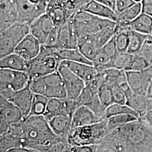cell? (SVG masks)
Listing matches in <instances>:
<instances>
[{
	"label": "cell",
	"mask_w": 152,
	"mask_h": 152,
	"mask_svg": "<svg viewBox=\"0 0 152 152\" xmlns=\"http://www.w3.org/2000/svg\"><path fill=\"white\" fill-rule=\"evenodd\" d=\"M45 14L50 17L56 27L63 26L71 18L65 2L61 0H50Z\"/></svg>",
	"instance_id": "e0dca14e"
},
{
	"label": "cell",
	"mask_w": 152,
	"mask_h": 152,
	"mask_svg": "<svg viewBox=\"0 0 152 152\" xmlns=\"http://www.w3.org/2000/svg\"><path fill=\"white\" fill-rule=\"evenodd\" d=\"M98 95L104 106L107 108L114 103L112 88L108 85L102 83L98 88Z\"/></svg>",
	"instance_id": "836d02e7"
},
{
	"label": "cell",
	"mask_w": 152,
	"mask_h": 152,
	"mask_svg": "<svg viewBox=\"0 0 152 152\" xmlns=\"http://www.w3.org/2000/svg\"><path fill=\"white\" fill-rule=\"evenodd\" d=\"M101 49L106 54L108 55L113 60L115 55L118 53L117 49L116 48L114 36L109 42L105 44Z\"/></svg>",
	"instance_id": "60d3db41"
},
{
	"label": "cell",
	"mask_w": 152,
	"mask_h": 152,
	"mask_svg": "<svg viewBox=\"0 0 152 152\" xmlns=\"http://www.w3.org/2000/svg\"><path fill=\"white\" fill-rule=\"evenodd\" d=\"M0 135L12 126L24 120L20 109L6 98L0 95Z\"/></svg>",
	"instance_id": "30bf717a"
},
{
	"label": "cell",
	"mask_w": 152,
	"mask_h": 152,
	"mask_svg": "<svg viewBox=\"0 0 152 152\" xmlns=\"http://www.w3.org/2000/svg\"><path fill=\"white\" fill-rule=\"evenodd\" d=\"M11 1H12V0H0V4L5 3V2H11Z\"/></svg>",
	"instance_id": "816d5d0a"
},
{
	"label": "cell",
	"mask_w": 152,
	"mask_h": 152,
	"mask_svg": "<svg viewBox=\"0 0 152 152\" xmlns=\"http://www.w3.org/2000/svg\"><path fill=\"white\" fill-rule=\"evenodd\" d=\"M137 54L144 58L152 66V35H149Z\"/></svg>",
	"instance_id": "74e56055"
},
{
	"label": "cell",
	"mask_w": 152,
	"mask_h": 152,
	"mask_svg": "<svg viewBox=\"0 0 152 152\" xmlns=\"http://www.w3.org/2000/svg\"><path fill=\"white\" fill-rule=\"evenodd\" d=\"M135 3H138V2H141L142 0H133Z\"/></svg>",
	"instance_id": "f5cc1de1"
},
{
	"label": "cell",
	"mask_w": 152,
	"mask_h": 152,
	"mask_svg": "<svg viewBox=\"0 0 152 152\" xmlns=\"http://www.w3.org/2000/svg\"><path fill=\"white\" fill-rule=\"evenodd\" d=\"M72 118L70 115L61 114L52 118L48 122L56 135L63 139H67L72 130Z\"/></svg>",
	"instance_id": "7402d4cb"
},
{
	"label": "cell",
	"mask_w": 152,
	"mask_h": 152,
	"mask_svg": "<svg viewBox=\"0 0 152 152\" xmlns=\"http://www.w3.org/2000/svg\"><path fill=\"white\" fill-rule=\"evenodd\" d=\"M132 55L127 53H118L112 60L110 68L126 71L129 65Z\"/></svg>",
	"instance_id": "e575fe53"
},
{
	"label": "cell",
	"mask_w": 152,
	"mask_h": 152,
	"mask_svg": "<svg viewBox=\"0 0 152 152\" xmlns=\"http://www.w3.org/2000/svg\"><path fill=\"white\" fill-rule=\"evenodd\" d=\"M121 25H126L130 30L147 35H152V16L143 12L128 24Z\"/></svg>",
	"instance_id": "484cf974"
},
{
	"label": "cell",
	"mask_w": 152,
	"mask_h": 152,
	"mask_svg": "<svg viewBox=\"0 0 152 152\" xmlns=\"http://www.w3.org/2000/svg\"><path fill=\"white\" fill-rule=\"evenodd\" d=\"M147 97L148 98H151L152 99V79L151 82L149 84V86L148 88V91H147V95H146Z\"/></svg>",
	"instance_id": "681fc988"
},
{
	"label": "cell",
	"mask_w": 152,
	"mask_h": 152,
	"mask_svg": "<svg viewBox=\"0 0 152 152\" xmlns=\"http://www.w3.org/2000/svg\"><path fill=\"white\" fill-rule=\"evenodd\" d=\"M135 2L133 0H116L115 9L116 14H120L134 5Z\"/></svg>",
	"instance_id": "b9f144b4"
},
{
	"label": "cell",
	"mask_w": 152,
	"mask_h": 152,
	"mask_svg": "<svg viewBox=\"0 0 152 152\" xmlns=\"http://www.w3.org/2000/svg\"><path fill=\"white\" fill-rule=\"evenodd\" d=\"M29 27V33L44 45L55 26L50 17L46 14H44L31 23Z\"/></svg>",
	"instance_id": "9a60e30c"
},
{
	"label": "cell",
	"mask_w": 152,
	"mask_h": 152,
	"mask_svg": "<svg viewBox=\"0 0 152 152\" xmlns=\"http://www.w3.org/2000/svg\"><path fill=\"white\" fill-rule=\"evenodd\" d=\"M72 147L67 139H60L55 142L47 152H71Z\"/></svg>",
	"instance_id": "f35d334b"
},
{
	"label": "cell",
	"mask_w": 152,
	"mask_h": 152,
	"mask_svg": "<svg viewBox=\"0 0 152 152\" xmlns=\"http://www.w3.org/2000/svg\"><path fill=\"white\" fill-rule=\"evenodd\" d=\"M61 1H63V2H66V0H61Z\"/></svg>",
	"instance_id": "db71d44e"
},
{
	"label": "cell",
	"mask_w": 152,
	"mask_h": 152,
	"mask_svg": "<svg viewBox=\"0 0 152 152\" xmlns=\"http://www.w3.org/2000/svg\"><path fill=\"white\" fill-rule=\"evenodd\" d=\"M95 1L100 2L101 3H103L104 4L111 7L114 10L115 9V5L116 0H95Z\"/></svg>",
	"instance_id": "c3c4849f"
},
{
	"label": "cell",
	"mask_w": 152,
	"mask_h": 152,
	"mask_svg": "<svg viewBox=\"0 0 152 152\" xmlns=\"http://www.w3.org/2000/svg\"><path fill=\"white\" fill-rule=\"evenodd\" d=\"M81 10L87 11L94 15L113 22H116L117 20V14L113 9L95 0H91Z\"/></svg>",
	"instance_id": "603a6c76"
},
{
	"label": "cell",
	"mask_w": 152,
	"mask_h": 152,
	"mask_svg": "<svg viewBox=\"0 0 152 152\" xmlns=\"http://www.w3.org/2000/svg\"><path fill=\"white\" fill-rule=\"evenodd\" d=\"M130 114L140 118V115L134 110L126 104L113 103L106 109L105 118L117 114Z\"/></svg>",
	"instance_id": "4dcf8cb0"
},
{
	"label": "cell",
	"mask_w": 152,
	"mask_h": 152,
	"mask_svg": "<svg viewBox=\"0 0 152 152\" xmlns=\"http://www.w3.org/2000/svg\"><path fill=\"white\" fill-rule=\"evenodd\" d=\"M50 0H12L18 12V22L29 25L46 12Z\"/></svg>",
	"instance_id": "9c48e42d"
},
{
	"label": "cell",
	"mask_w": 152,
	"mask_h": 152,
	"mask_svg": "<svg viewBox=\"0 0 152 152\" xmlns=\"http://www.w3.org/2000/svg\"><path fill=\"white\" fill-rule=\"evenodd\" d=\"M0 136L7 149L24 147L41 152H48L55 142L63 139L55 134L44 115L29 116Z\"/></svg>",
	"instance_id": "6da1fadb"
},
{
	"label": "cell",
	"mask_w": 152,
	"mask_h": 152,
	"mask_svg": "<svg viewBox=\"0 0 152 152\" xmlns=\"http://www.w3.org/2000/svg\"><path fill=\"white\" fill-rule=\"evenodd\" d=\"M42 45L30 33L17 46L14 53L27 61L32 60L39 53Z\"/></svg>",
	"instance_id": "ac0fdd59"
},
{
	"label": "cell",
	"mask_w": 152,
	"mask_h": 152,
	"mask_svg": "<svg viewBox=\"0 0 152 152\" xmlns=\"http://www.w3.org/2000/svg\"><path fill=\"white\" fill-rule=\"evenodd\" d=\"M103 120L98 117L88 107L82 105L76 109L72 115V129L92 125Z\"/></svg>",
	"instance_id": "ffe728a7"
},
{
	"label": "cell",
	"mask_w": 152,
	"mask_h": 152,
	"mask_svg": "<svg viewBox=\"0 0 152 152\" xmlns=\"http://www.w3.org/2000/svg\"><path fill=\"white\" fill-rule=\"evenodd\" d=\"M115 33L116 27L83 36L78 39V49L87 59L92 61L99 51L114 37Z\"/></svg>",
	"instance_id": "8992f818"
},
{
	"label": "cell",
	"mask_w": 152,
	"mask_h": 152,
	"mask_svg": "<svg viewBox=\"0 0 152 152\" xmlns=\"http://www.w3.org/2000/svg\"><path fill=\"white\" fill-rule=\"evenodd\" d=\"M107 118L92 125L76 127L71 130L68 141L72 145H99L109 132Z\"/></svg>",
	"instance_id": "7a4b0ae2"
},
{
	"label": "cell",
	"mask_w": 152,
	"mask_h": 152,
	"mask_svg": "<svg viewBox=\"0 0 152 152\" xmlns=\"http://www.w3.org/2000/svg\"><path fill=\"white\" fill-rule=\"evenodd\" d=\"M72 22L78 39L106 28L115 27L117 26L116 22L100 18L83 10L78 11L72 17Z\"/></svg>",
	"instance_id": "3957f363"
},
{
	"label": "cell",
	"mask_w": 152,
	"mask_h": 152,
	"mask_svg": "<svg viewBox=\"0 0 152 152\" xmlns=\"http://www.w3.org/2000/svg\"><path fill=\"white\" fill-rule=\"evenodd\" d=\"M60 61L53 50L42 45L38 55L28 61L27 73L30 80L44 77L58 71Z\"/></svg>",
	"instance_id": "5b68a950"
},
{
	"label": "cell",
	"mask_w": 152,
	"mask_h": 152,
	"mask_svg": "<svg viewBox=\"0 0 152 152\" xmlns=\"http://www.w3.org/2000/svg\"><path fill=\"white\" fill-rule=\"evenodd\" d=\"M58 35V28L55 27L48 37L44 46L50 49H55L56 47Z\"/></svg>",
	"instance_id": "7bdbcfd3"
},
{
	"label": "cell",
	"mask_w": 152,
	"mask_h": 152,
	"mask_svg": "<svg viewBox=\"0 0 152 152\" xmlns=\"http://www.w3.org/2000/svg\"><path fill=\"white\" fill-rule=\"evenodd\" d=\"M0 68L23 71L27 73L28 61L13 53L0 58Z\"/></svg>",
	"instance_id": "d4e9b609"
},
{
	"label": "cell",
	"mask_w": 152,
	"mask_h": 152,
	"mask_svg": "<svg viewBox=\"0 0 152 152\" xmlns=\"http://www.w3.org/2000/svg\"><path fill=\"white\" fill-rule=\"evenodd\" d=\"M91 0H66L65 6L71 18L88 4Z\"/></svg>",
	"instance_id": "8d00e7d4"
},
{
	"label": "cell",
	"mask_w": 152,
	"mask_h": 152,
	"mask_svg": "<svg viewBox=\"0 0 152 152\" xmlns=\"http://www.w3.org/2000/svg\"><path fill=\"white\" fill-rule=\"evenodd\" d=\"M29 86L34 94L42 95L48 99L66 98L64 82L58 71L31 80Z\"/></svg>",
	"instance_id": "277c9868"
},
{
	"label": "cell",
	"mask_w": 152,
	"mask_h": 152,
	"mask_svg": "<svg viewBox=\"0 0 152 152\" xmlns=\"http://www.w3.org/2000/svg\"><path fill=\"white\" fill-rule=\"evenodd\" d=\"M51 49L61 61H69L93 65L92 61L87 59L78 49Z\"/></svg>",
	"instance_id": "4316f807"
},
{
	"label": "cell",
	"mask_w": 152,
	"mask_h": 152,
	"mask_svg": "<svg viewBox=\"0 0 152 152\" xmlns=\"http://www.w3.org/2000/svg\"><path fill=\"white\" fill-rule=\"evenodd\" d=\"M49 99L42 95L34 94L32 106L29 116L31 115H44ZM28 116V117H29Z\"/></svg>",
	"instance_id": "1f68e13d"
},
{
	"label": "cell",
	"mask_w": 152,
	"mask_h": 152,
	"mask_svg": "<svg viewBox=\"0 0 152 152\" xmlns=\"http://www.w3.org/2000/svg\"><path fill=\"white\" fill-rule=\"evenodd\" d=\"M98 145L76 146L72 145L71 152H97Z\"/></svg>",
	"instance_id": "ee69618b"
},
{
	"label": "cell",
	"mask_w": 152,
	"mask_h": 152,
	"mask_svg": "<svg viewBox=\"0 0 152 152\" xmlns=\"http://www.w3.org/2000/svg\"><path fill=\"white\" fill-rule=\"evenodd\" d=\"M148 36L149 35L130 30L127 53L132 55L138 54Z\"/></svg>",
	"instance_id": "f1b7e54d"
},
{
	"label": "cell",
	"mask_w": 152,
	"mask_h": 152,
	"mask_svg": "<svg viewBox=\"0 0 152 152\" xmlns=\"http://www.w3.org/2000/svg\"><path fill=\"white\" fill-rule=\"evenodd\" d=\"M139 119L140 118L130 114H117L107 118L110 131L121 126L135 122Z\"/></svg>",
	"instance_id": "f546056e"
},
{
	"label": "cell",
	"mask_w": 152,
	"mask_h": 152,
	"mask_svg": "<svg viewBox=\"0 0 152 152\" xmlns=\"http://www.w3.org/2000/svg\"><path fill=\"white\" fill-rule=\"evenodd\" d=\"M78 38L73 27L72 17L66 23L58 27V35L55 49H78Z\"/></svg>",
	"instance_id": "2e32d148"
},
{
	"label": "cell",
	"mask_w": 152,
	"mask_h": 152,
	"mask_svg": "<svg viewBox=\"0 0 152 152\" xmlns=\"http://www.w3.org/2000/svg\"><path fill=\"white\" fill-rule=\"evenodd\" d=\"M97 95L98 92L93 90L90 86L86 85L79 96L76 99V103L78 107L82 105L88 107L92 103Z\"/></svg>",
	"instance_id": "d6a6232c"
},
{
	"label": "cell",
	"mask_w": 152,
	"mask_h": 152,
	"mask_svg": "<svg viewBox=\"0 0 152 152\" xmlns=\"http://www.w3.org/2000/svg\"><path fill=\"white\" fill-rule=\"evenodd\" d=\"M126 105L140 115V118L147 112L152 110V99L147 96L133 93L127 99Z\"/></svg>",
	"instance_id": "cb8c5ba5"
},
{
	"label": "cell",
	"mask_w": 152,
	"mask_h": 152,
	"mask_svg": "<svg viewBox=\"0 0 152 152\" xmlns=\"http://www.w3.org/2000/svg\"><path fill=\"white\" fill-rule=\"evenodd\" d=\"M4 152H41L35 149L24 147H16L8 149Z\"/></svg>",
	"instance_id": "bcb514c9"
},
{
	"label": "cell",
	"mask_w": 152,
	"mask_h": 152,
	"mask_svg": "<svg viewBox=\"0 0 152 152\" xmlns=\"http://www.w3.org/2000/svg\"><path fill=\"white\" fill-rule=\"evenodd\" d=\"M151 66L152 65L140 55H132L129 65L126 71H144Z\"/></svg>",
	"instance_id": "d590c367"
},
{
	"label": "cell",
	"mask_w": 152,
	"mask_h": 152,
	"mask_svg": "<svg viewBox=\"0 0 152 152\" xmlns=\"http://www.w3.org/2000/svg\"><path fill=\"white\" fill-rule=\"evenodd\" d=\"M142 12L152 16V0H142Z\"/></svg>",
	"instance_id": "f6af8a7d"
},
{
	"label": "cell",
	"mask_w": 152,
	"mask_h": 152,
	"mask_svg": "<svg viewBox=\"0 0 152 152\" xmlns=\"http://www.w3.org/2000/svg\"><path fill=\"white\" fill-rule=\"evenodd\" d=\"M113 97L114 103L126 104L127 102V97L125 92L117 84L113 85L112 87Z\"/></svg>",
	"instance_id": "ab89813d"
},
{
	"label": "cell",
	"mask_w": 152,
	"mask_h": 152,
	"mask_svg": "<svg viewBox=\"0 0 152 152\" xmlns=\"http://www.w3.org/2000/svg\"><path fill=\"white\" fill-rule=\"evenodd\" d=\"M66 94V98L76 100L86 86V83L66 66L60 64L58 69Z\"/></svg>",
	"instance_id": "8fae6325"
},
{
	"label": "cell",
	"mask_w": 152,
	"mask_h": 152,
	"mask_svg": "<svg viewBox=\"0 0 152 152\" xmlns=\"http://www.w3.org/2000/svg\"><path fill=\"white\" fill-rule=\"evenodd\" d=\"M29 82L30 77L26 72L0 69V95L19 91L28 86Z\"/></svg>",
	"instance_id": "ba28073f"
},
{
	"label": "cell",
	"mask_w": 152,
	"mask_h": 152,
	"mask_svg": "<svg viewBox=\"0 0 152 152\" xmlns=\"http://www.w3.org/2000/svg\"><path fill=\"white\" fill-rule=\"evenodd\" d=\"M128 83L134 93L145 95L152 79V66L142 71H126Z\"/></svg>",
	"instance_id": "7c38bea8"
},
{
	"label": "cell",
	"mask_w": 152,
	"mask_h": 152,
	"mask_svg": "<svg viewBox=\"0 0 152 152\" xmlns=\"http://www.w3.org/2000/svg\"><path fill=\"white\" fill-rule=\"evenodd\" d=\"M34 94L29 84L26 87L19 91L2 96L15 105L20 109L24 119H26L29 116L31 111Z\"/></svg>",
	"instance_id": "5bb4252c"
},
{
	"label": "cell",
	"mask_w": 152,
	"mask_h": 152,
	"mask_svg": "<svg viewBox=\"0 0 152 152\" xmlns=\"http://www.w3.org/2000/svg\"><path fill=\"white\" fill-rule=\"evenodd\" d=\"M60 64L68 67L72 72L80 77L86 83V85L94 81L99 73L98 69L93 65L69 61H61Z\"/></svg>",
	"instance_id": "d6986e66"
},
{
	"label": "cell",
	"mask_w": 152,
	"mask_h": 152,
	"mask_svg": "<svg viewBox=\"0 0 152 152\" xmlns=\"http://www.w3.org/2000/svg\"><path fill=\"white\" fill-rule=\"evenodd\" d=\"M142 12L141 2L135 3L125 11L117 14L118 24H127L132 21Z\"/></svg>",
	"instance_id": "83f0119b"
},
{
	"label": "cell",
	"mask_w": 152,
	"mask_h": 152,
	"mask_svg": "<svg viewBox=\"0 0 152 152\" xmlns=\"http://www.w3.org/2000/svg\"><path fill=\"white\" fill-rule=\"evenodd\" d=\"M140 118L144 120L152 130V110L147 112L146 114H144Z\"/></svg>",
	"instance_id": "7dc6e473"
},
{
	"label": "cell",
	"mask_w": 152,
	"mask_h": 152,
	"mask_svg": "<svg viewBox=\"0 0 152 152\" xmlns=\"http://www.w3.org/2000/svg\"><path fill=\"white\" fill-rule=\"evenodd\" d=\"M97 152H112L109 150H107V149H102L100 148V147H99V145H98V151Z\"/></svg>",
	"instance_id": "f907efd6"
},
{
	"label": "cell",
	"mask_w": 152,
	"mask_h": 152,
	"mask_svg": "<svg viewBox=\"0 0 152 152\" xmlns=\"http://www.w3.org/2000/svg\"><path fill=\"white\" fill-rule=\"evenodd\" d=\"M78 107L76 100H72L68 98L49 99L44 116L47 121L61 114L72 117Z\"/></svg>",
	"instance_id": "4fadbf2b"
},
{
	"label": "cell",
	"mask_w": 152,
	"mask_h": 152,
	"mask_svg": "<svg viewBox=\"0 0 152 152\" xmlns=\"http://www.w3.org/2000/svg\"><path fill=\"white\" fill-rule=\"evenodd\" d=\"M18 12L12 1L0 4V32L18 23Z\"/></svg>",
	"instance_id": "44dd1931"
},
{
	"label": "cell",
	"mask_w": 152,
	"mask_h": 152,
	"mask_svg": "<svg viewBox=\"0 0 152 152\" xmlns=\"http://www.w3.org/2000/svg\"><path fill=\"white\" fill-rule=\"evenodd\" d=\"M29 33V25L19 22L0 32V58L14 53L17 46Z\"/></svg>",
	"instance_id": "52a82bcc"
}]
</instances>
